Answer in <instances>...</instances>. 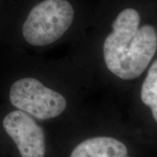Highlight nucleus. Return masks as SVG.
Returning <instances> with one entry per match:
<instances>
[{
  "mask_svg": "<svg viewBox=\"0 0 157 157\" xmlns=\"http://www.w3.org/2000/svg\"><path fill=\"white\" fill-rule=\"evenodd\" d=\"M140 15L126 8L117 15L103 43L108 69L124 80L135 79L148 67L157 50V31L150 24L140 27Z\"/></svg>",
  "mask_w": 157,
  "mask_h": 157,
  "instance_id": "nucleus-1",
  "label": "nucleus"
},
{
  "mask_svg": "<svg viewBox=\"0 0 157 157\" xmlns=\"http://www.w3.org/2000/svg\"><path fill=\"white\" fill-rule=\"evenodd\" d=\"M9 98L13 106L39 120L58 117L67 105L61 94L31 77L21 78L12 84Z\"/></svg>",
  "mask_w": 157,
  "mask_h": 157,
  "instance_id": "nucleus-3",
  "label": "nucleus"
},
{
  "mask_svg": "<svg viewBox=\"0 0 157 157\" xmlns=\"http://www.w3.org/2000/svg\"><path fill=\"white\" fill-rule=\"evenodd\" d=\"M127 146L111 137L99 136L82 141L77 145L70 157H127Z\"/></svg>",
  "mask_w": 157,
  "mask_h": 157,
  "instance_id": "nucleus-5",
  "label": "nucleus"
},
{
  "mask_svg": "<svg viewBox=\"0 0 157 157\" xmlns=\"http://www.w3.org/2000/svg\"><path fill=\"white\" fill-rule=\"evenodd\" d=\"M2 125L15 142L21 157H44V130L31 116L20 110L12 111L4 118Z\"/></svg>",
  "mask_w": 157,
  "mask_h": 157,
  "instance_id": "nucleus-4",
  "label": "nucleus"
},
{
  "mask_svg": "<svg viewBox=\"0 0 157 157\" xmlns=\"http://www.w3.org/2000/svg\"><path fill=\"white\" fill-rule=\"evenodd\" d=\"M141 101L151 110L157 122V59L149 68L140 90Z\"/></svg>",
  "mask_w": 157,
  "mask_h": 157,
  "instance_id": "nucleus-6",
  "label": "nucleus"
},
{
  "mask_svg": "<svg viewBox=\"0 0 157 157\" xmlns=\"http://www.w3.org/2000/svg\"><path fill=\"white\" fill-rule=\"evenodd\" d=\"M74 18V7L67 0H44L31 10L23 23V38L33 46L51 44L66 34Z\"/></svg>",
  "mask_w": 157,
  "mask_h": 157,
  "instance_id": "nucleus-2",
  "label": "nucleus"
}]
</instances>
